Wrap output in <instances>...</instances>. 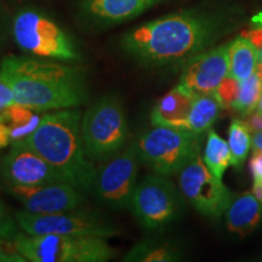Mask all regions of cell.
Masks as SVG:
<instances>
[{"label":"cell","instance_id":"cell-1","mask_svg":"<svg viewBox=\"0 0 262 262\" xmlns=\"http://www.w3.org/2000/svg\"><path fill=\"white\" fill-rule=\"evenodd\" d=\"M222 22L214 15L187 10L131 29L122 39L130 56L147 66L185 63L211 47L221 35Z\"/></svg>","mask_w":262,"mask_h":262},{"label":"cell","instance_id":"cell-2","mask_svg":"<svg viewBox=\"0 0 262 262\" xmlns=\"http://www.w3.org/2000/svg\"><path fill=\"white\" fill-rule=\"evenodd\" d=\"M0 79L11 88L16 103L35 112L77 108L88 101L81 72L49 58L6 56Z\"/></svg>","mask_w":262,"mask_h":262},{"label":"cell","instance_id":"cell-3","mask_svg":"<svg viewBox=\"0 0 262 262\" xmlns=\"http://www.w3.org/2000/svg\"><path fill=\"white\" fill-rule=\"evenodd\" d=\"M12 145L33 149L66 181L84 192L93 191L96 168L85 153L79 110L67 108L45 114L37 129Z\"/></svg>","mask_w":262,"mask_h":262},{"label":"cell","instance_id":"cell-4","mask_svg":"<svg viewBox=\"0 0 262 262\" xmlns=\"http://www.w3.org/2000/svg\"><path fill=\"white\" fill-rule=\"evenodd\" d=\"M27 262H106L116 255L106 238L90 235H29L11 243Z\"/></svg>","mask_w":262,"mask_h":262},{"label":"cell","instance_id":"cell-5","mask_svg":"<svg viewBox=\"0 0 262 262\" xmlns=\"http://www.w3.org/2000/svg\"><path fill=\"white\" fill-rule=\"evenodd\" d=\"M81 136L89 159L104 162L125 146L129 137L126 114L120 101L104 96L81 116Z\"/></svg>","mask_w":262,"mask_h":262},{"label":"cell","instance_id":"cell-6","mask_svg":"<svg viewBox=\"0 0 262 262\" xmlns=\"http://www.w3.org/2000/svg\"><path fill=\"white\" fill-rule=\"evenodd\" d=\"M201 137L186 129L153 125L139 137L135 146L140 159L155 172L171 176L201 152Z\"/></svg>","mask_w":262,"mask_h":262},{"label":"cell","instance_id":"cell-7","mask_svg":"<svg viewBox=\"0 0 262 262\" xmlns=\"http://www.w3.org/2000/svg\"><path fill=\"white\" fill-rule=\"evenodd\" d=\"M12 37L24 52L57 61L78 60L79 54L70 35L37 10L25 9L12 21Z\"/></svg>","mask_w":262,"mask_h":262},{"label":"cell","instance_id":"cell-8","mask_svg":"<svg viewBox=\"0 0 262 262\" xmlns=\"http://www.w3.org/2000/svg\"><path fill=\"white\" fill-rule=\"evenodd\" d=\"M79 208L51 214L19 210L15 212V217L22 232L29 235H90L107 239L120 234L117 226L111 221L96 212Z\"/></svg>","mask_w":262,"mask_h":262},{"label":"cell","instance_id":"cell-9","mask_svg":"<svg viewBox=\"0 0 262 262\" xmlns=\"http://www.w3.org/2000/svg\"><path fill=\"white\" fill-rule=\"evenodd\" d=\"M130 208L141 227L153 231L178 217L181 196L166 176L155 172L137 182Z\"/></svg>","mask_w":262,"mask_h":262},{"label":"cell","instance_id":"cell-10","mask_svg":"<svg viewBox=\"0 0 262 262\" xmlns=\"http://www.w3.org/2000/svg\"><path fill=\"white\" fill-rule=\"evenodd\" d=\"M139 160L141 159L135 145L126 147L104 160L96 169L93 186L98 201L114 210L130 208L137 186Z\"/></svg>","mask_w":262,"mask_h":262},{"label":"cell","instance_id":"cell-11","mask_svg":"<svg viewBox=\"0 0 262 262\" xmlns=\"http://www.w3.org/2000/svg\"><path fill=\"white\" fill-rule=\"evenodd\" d=\"M179 185L185 198L209 217H220L232 202L229 189L208 169L201 152L179 172Z\"/></svg>","mask_w":262,"mask_h":262},{"label":"cell","instance_id":"cell-12","mask_svg":"<svg viewBox=\"0 0 262 262\" xmlns=\"http://www.w3.org/2000/svg\"><path fill=\"white\" fill-rule=\"evenodd\" d=\"M229 42L209 48L183 63L179 84L193 95L214 94L229 73Z\"/></svg>","mask_w":262,"mask_h":262},{"label":"cell","instance_id":"cell-13","mask_svg":"<svg viewBox=\"0 0 262 262\" xmlns=\"http://www.w3.org/2000/svg\"><path fill=\"white\" fill-rule=\"evenodd\" d=\"M6 192L17 199L25 210L37 214L72 210L85 202L84 191L68 182L38 186L8 185Z\"/></svg>","mask_w":262,"mask_h":262},{"label":"cell","instance_id":"cell-14","mask_svg":"<svg viewBox=\"0 0 262 262\" xmlns=\"http://www.w3.org/2000/svg\"><path fill=\"white\" fill-rule=\"evenodd\" d=\"M0 171L8 185L38 186L67 182L51 164L26 146L12 145L0 162ZM70 183V182H68Z\"/></svg>","mask_w":262,"mask_h":262},{"label":"cell","instance_id":"cell-15","mask_svg":"<svg viewBox=\"0 0 262 262\" xmlns=\"http://www.w3.org/2000/svg\"><path fill=\"white\" fill-rule=\"evenodd\" d=\"M164 0H81L85 17L100 25H119L139 17Z\"/></svg>","mask_w":262,"mask_h":262},{"label":"cell","instance_id":"cell-16","mask_svg":"<svg viewBox=\"0 0 262 262\" xmlns=\"http://www.w3.org/2000/svg\"><path fill=\"white\" fill-rule=\"evenodd\" d=\"M196 95L176 85L157 102L150 113V123L157 126H170L185 129L188 113Z\"/></svg>","mask_w":262,"mask_h":262},{"label":"cell","instance_id":"cell-17","mask_svg":"<svg viewBox=\"0 0 262 262\" xmlns=\"http://www.w3.org/2000/svg\"><path fill=\"white\" fill-rule=\"evenodd\" d=\"M262 222V203L253 192L238 195L226 210V225L228 231L245 237Z\"/></svg>","mask_w":262,"mask_h":262},{"label":"cell","instance_id":"cell-18","mask_svg":"<svg viewBox=\"0 0 262 262\" xmlns=\"http://www.w3.org/2000/svg\"><path fill=\"white\" fill-rule=\"evenodd\" d=\"M229 75L242 81L256 72L260 55L256 45L245 35H239L229 42Z\"/></svg>","mask_w":262,"mask_h":262},{"label":"cell","instance_id":"cell-19","mask_svg":"<svg viewBox=\"0 0 262 262\" xmlns=\"http://www.w3.org/2000/svg\"><path fill=\"white\" fill-rule=\"evenodd\" d=\"M222 110L224 108L215 94L196 95L185 123V129L196 135L208 133L212 124L220 117Z\"/></svg>","mask_w":262,"mask_h":262},{"label":"cell","instance_id":"cell-20","mask_svg":"<svg viewBox=\"0 0 262 262\" xmlns=\"http://www.w3.org/2000/svg\"><path fill=\"white\" fill-rule=\"evenodd\" d=\"M34 112L31 108L15 102L0 113V119L10 127L11 143L25 139L37 129L41 118Z\"/></svg>","mask_w":262,"mask_h":262},{"label":"cell","instance_id":"cell-21","mask_svg":"<svg viewBox=\"0 0 262 262\" xmlns=\"http://www.w3.org/2000/svg\"><path fill=\"white\" fill-rule=\"evenodd\" d=\"M262 96V70L261 64L254 74L247 79L242 80L239 83V90L235 97L234 102L229 110H232L239 116L245 117L255 110H257L258 102Z\"/></svg>","mask_w":262,"mask_h":262},{"label":"cell","instance_id":"cell-22","mask_svg":"<svg viewBox=\"0 0 262 262\" xmlns=\"http://www.w3.org/2000/svg\"><path fill=\"white\" fill-rule=\"evenodd\" d=\"M203 160L208 169L220 180L224 178L226 169L232 165V156L228 142L219 136L214 130L208 131Z\"/></svg>","mask_w":262,"mask_h":262},{"label":"cell","instance_id":"cell-23","mask_svg":"<svg viewBox=\"0 0 262 262\" xmlns=\"http://www.w3.org/2000/svg\"><path fill=\"white\" fill-rule=\"evenodd\" d=\"M125 262H169L179 260V255L171 247L155 242H141L123 258Z\"/></svg>","mask_w":262,"mask_h":262},{"label":"cell","instance_id":"cell-24","mask_svg":"<svg viewBox=\"0 0 262 262\" xmlns=\"http://www.w3.org/2000/svg\"><path fill=\"white\" fill-rule=\"evenodd\" d=\"M228 146L231 149L232 165L239 169L247 159L251 146L250 131L243 120L234 119L228 129Z\"/></svg>","mask_w":262,"mask_h":262},{"label":"cell","instance_id":"cell-25","mask_svg":"<svg viewBox=\"0 0 262 262\" xmlns=\"http://www.w3.org/2000/svg\"><path fill=\"white\" fill-rule=\"evenodd\" d=\"M22 233L24 232L19 228L15 215L12 216L10 214L5 204L0 199V237L11 244Z\"/></svg>","mask_w":262,"mask_h":262},{"label":"cell","instance_id":"cell-26","mask_svg":"<svg viewBox=\"0 0 262 262\" xmlns=\"http://www.w3.org/2000/svg\"><path fill=\"white\" fill-rule=\"evenodd\" d=\"M239 83H241V81L228 74L227 77L222 80V83L219 85L217 89H216L214 94L215 96L217 97V100L220 101L224 110H229L232 103L234 102L239 90Z\"/></svg>","mask_w":262,"mask_h":262},{"label":"cell","instance_id":"cell-27","mask_svg":"<svg viewBox=\"0 0 262 262\" xmlns=\"http://www.w3.org/2000/svg\"><path fill=\"white\" fill-rule=\"evenodd\" d=\"M250 39L251 41L256 45L258 55H260V62L262 63V12L254 16L251 19V29L248 34H243Z\"/></svg>","mask_w":262,"mask_h":262},{"label":"cell","instance_id":"cell-28","mask_svg":"<svg viewBox=\"0 0 262 262\" xmlns=\"http://www.w3.org/2000/svg\"><path fill=\"white\" fill-rule=\"evenodd\" d=\"M0 262H27L11 244H0Z\"/></svg>","mask_w":262,"mask_h":262},{"label":"cell","instance_id":"cell-29","mask_svg":"<svg viewBox=\"0 0 262 262\" xmlns=\"http://www.w3.org/2000/svg\"><path fill=\"white\" fill-rule=\"evenodd\" d=\"M243 123L251 134L261 133L262 131V113L260 111L255 110L254 112L244 117Z\"/></svg>","mask_w":262,"mask_h":262},{"label":"cell","instance_id":"cell-30","mask_svg":"<svg viewBox=\"0 0 262 262\" xmlns=\"http://www.w3.org/2000/svg\"><path fill=\"white\" fill-rule=\"evenodd\" d=\"M12 103H15V97L11 88L4 80L0 79V113Z\"/></svg>","mask_w":262,"mask_h":262},{"label":"cell","instance_id":"cell-31","mask_svg":"<svg viewBox=\"0 0 262 262\" xmlns=\"http://www.w3.org/2000/svg\"><path fill=\"white\" fill-rule=\"evenodd\" d=\"M250 169L253 173L254 182L262 180V150L255 149L253 158L250 160Z\"/></svg>","mask_w":262,"mask_h":262},{"label":"cell","instance_id":"cell-32","mask_svg":"<svg viewBox=\"0 0 262 262\" xmlns=\"http://www.w3.org/2000/svg\"><path fill=\"white\" fill-rule=\"evenodd\" d=\"M11 142V135H10V127L0 119V148H4Z\"/></svg>","mask_w":262,"mask_h":262},{"label":"cell","instance_id":"cell-33","mask_svg":"<svg viewBox=\"0 0 262 262\" xmlns=\"http://www.w3.org/2000/svg\"><path fill=\"white\" fill-rule=\"evenodd\" d=\"M251 145H253L254 149L262 150V131L254 134L253 139H251Z\"/></svg>","mask_w":262,"mask_h":262},{"label":"cell","instance_id":"cell-34","mask_svg":"<svg viewBox=\"0 0 262 262\" xmlns=\"http://www.w3.org/2000/svg\"><path fill=\"white\" fill-rule=\"evenodd\" d=\"M253 193L255 196L262 203V180L261 181H255L253 186Z\"/></svg>","mask_w":262,"mask_h":262},{"label":"cell","instance_id":"cell-35","mask_svg":"<svg viewBox=\"0 0 262 262\" xmlns=\"http://www.w3.org/2000/svg\"><path fill=\"white\" fill-rule=\"evenodd\" d=\"M257 111H260V112L262 113V96L260 98V102H258V106H257Z\"/></svg>","mask_w":262,"mask_h":262},{"label":"cell","instance_id":"cell-36","mask_svg":"<svg viewBox=\"0 0 262 262\" xmlns=\"http://www.w3.org/2000/svg\"><path fill=\"white\" fill-rule=\"evenodd\" d=\"M0 244H10L9 242H6L5 239H3L2 237H0Z\"/></svg>","mask_w":262,"mask_h":262},{"label":"cell","instance_id":"cell-37","mask_svg":"<svg viewBox=\"0 0 262 262\" xmlns=\"http://www.w3.org/2000/svg\"><path fill=\"white\" fill-rule=\"evenodd\" d=\"M260 64H261V70H262V63H261V62H260Z\"/></svg>","mask_w":262,"mask_h":262}]
</instances>
